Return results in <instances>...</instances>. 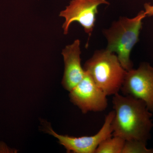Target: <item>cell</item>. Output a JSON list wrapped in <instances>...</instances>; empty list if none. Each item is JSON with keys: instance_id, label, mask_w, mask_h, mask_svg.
Returning a JSON list of instances; mask_svg holds the SVG:
<instances>
[{"instance_id": "9c48e42d", "label": "cell", "mask_w": 153, "mask_h": 153, "mask_svg": "<svg viewBox=\"0 0 153 153\" xmlns=\"http://www.w3.org/2000/svg\"><path fill=\"white\" fill-rule=\"evenodd\" d=\"M125 141L122 138L112 136L99 145L95 153H122Z\"/></svg>"}, {"instance_id": "8992f818", "label": "cell", "mask_w": 153, "mask_h": 153, "mask_svg": "<svg viewBox=\"0 0 153 153\" xmlns=\"http://www.w3.org/2000/svg\"><path fill=\"white\" fill-rule=\"evenodd\" d=\"M109 4L106 0H72L66 9L61 11L60 17L65 19L62 28L65 35L68 34L70 25L76 22L82 26L85 33L91 36L95 26L97 8L100 5Z\"/></svg>"}, {"instance_id": "7a4b0ae2", "label": "cell", "mask_w": 153, "mask_h": 153, "mask_svg": "<svg viewBox=\"0 0 153 153\" xmlns=\"http://www.w3.org/2000/svg\"><path fill=\"white\" fill-rule=\"evenodd\" d=\"M146 16L145 11H141L133 18L120 17L109 29L103 31L107 41L106 49L117 54L121 65L126 71L133 68L131 53L139 41L142 21Z\"/></svg>"}, {"instance_id": "7c38bea8", "label": "cell", "mask_w": 153, "mask_h": 153, "mask_svg": "<svg viewBox=\"0 0 153 153\" xmlns=\"http://www.w3.org/2000/svg\"><path fill=\"white\" fill-rule=\"evenodd\" d=\"M12 150L9 149L5 145L0 144V153H9L12 152Z\"/></svg>"}, {"instance_id": "52a82bcc", "label": "cell", "mask_w": 153, "mask_h": 153, "mask_svg": "<svg viewBox=\"0 0 153 153\" xmlns=\"http://www.w3.org/2000/svg\"><path fill=\"white\" fill-rule=\"evenodd\" d=\"M69 92L70 100L83 114L103 111L107 107V95L86 71L82 80Z\"/></svg>"}, {"instance_id": "8fae6325", "label": "cell", "mask_w": 153, "mask_h": 153, "mask_svg": "<svg viewBox=\"0 0 153 153\" xmlns=\"http://www.w3.org/2000/svg\"><path fill=\"white\" fill-rule=\"evenodd\" d=\"M145 13L146 16H153V5L151 4H144Z\"/></svg>"}, {"instance_id": "3957f363", "label": "cell", "mask_w": 153, "mask_h": 153, "mask_svg": "<svg viewBox=\"0 0 153 153\" xmlns=\"http://www.w3.org/2000/svg\"><path fill=\"white\" fill-rule=\"evenodd\" d=\"M83 68L107 96L119 93L127 71L117 55L106 49L96 51Z\"/></svg>"}, {"instance_id": "5b68a950", "label": "cell", "mask_w": 153, "mask_h": 153, "mask_svg": "<svg viewBox=\"0 0 153 153\" xmlns=\"http://www.w3.org/2000/svg\"><path fill=\"white\" fill-rule=\"evenodd\" d=\"M114 116V111H110L105 116L104 124L99 131L91 136L76 137L60 135L54 131L49 125H47L46 131L57 139L59 143L65 148L67 153H95L99 145L112 136V124Z\"/></svg>"}, {"instance_id": "30bf717a", "label": "cell", "mask_w": 153, "mask_h": 153, "mask_svg": "<svg viewBox=\"0 0 153 153\" xmlns=\"http://www.w3.org/2000/svg\"><path fill=\"white\" fill-rule=\"evenodd\" d=\"M153 149L146 147V142L137 140H126L122 153H152Z\"/></svg>"}, {"instance_id": "277c9868", "label": "cell", "mask_w": 153, "mask_h": 153, "mask_svg": "<svg viewBox=\"0 0 153 153\" xmlns=\"http://www.w3.org/2000/svg\"><path fill=\"white\" fill-rule=\"evenodd\" d=\"M121 91L123 95L142 100L153 112V68L143 63L137 69L126 71Z\"/></svg>"}, {"instance_id": "ba28073f", "label": "cell", "mask_w": 153, "mask_h": 153, "mask_svg": "<svg viewBox=\"0 0 153 153\" xmlns=\"http://www.w3.org/2000/svg\"><path fill=\"white\" fill-rule=\"evenodd\" d=\"M80 41L76 39L67 45L62 52L64 63V71L62 84L70 91L84 77L85 71L81 65Z\"/></svg>"}, {"instance_id": "6da1fadb", "label": "cell", "mask_w": 153, "mask_h": 153, "mask_svg": "<svg viewBox=\"0 0 153 153\" xmlns=\"http://www.w3.org/2000/svg\"><path fill=\"white\" fill-rule=\"evenodd\" d=\"M114 116L112 135L125 140L146 142L153 126L151 112L143 101L129 96L117 93L112 99Z\"/></svg>"}]
</instances>
